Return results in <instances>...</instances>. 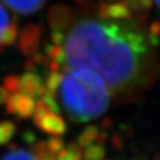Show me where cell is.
Here are the masks:
<instances>
[{
  "label": "cell",
  "instance_id": "8992f818",
  "mask_svg": "<svg viewBox=\"0 0 160 160\" xmlns=\"http://www.w3.org/2000/svg\"><path fill=\"white\" fill-rule=\"evenodd\" d=\"M71 19H72L71 8L63 4L53 5L48 12V23L52 31H62L63 32L71 24Z\"/></svg>",
  "mask_w": 160,
  "mask_h": 160
},
{
  "label": "cell",
  "instance_id": "d4e9b609",
  "mask_svg": "<svg viewBox=\"0 0 160 160\" xmlns=\"http://www.w3.org/2000/svg\"><path fill=\"white\" fill-rule=\"evenodd\" d=\"M51 40L53 44H62L64 40V34L62 31H52L51 33Z\"/></svg>",
  "mask_w": 160,
  "mask_h": 160
},
{
  "label": "cell",
  "instance_id": "3957f363",
  "mask_svg": "<svg viewBox=\"0 0 160 160\" xmlns=\"http://www.w3.org/2000/svg\"><path fill=\"white\" fill-rule=\"evenodd\" d=\"M5 104L7 113L16 115L20 119L31 118L34 112V107H36L33 97L25 95L23 92L10 94Z\"/></svg>",
  "mask_w": 160,
  "mask_h": 160
},
{
  "label": "cell",
  "instance_id": "277c9868",
  "mask_svg": "<svg viewBox=\"0 0 160 160\" xmlns=\"http://www.w3.org/2000/svg\"><path fill=\"white\" fill-rule=\"evenodd\" d=\"M42 30L36 24H28L18 37V50L25 56H32L38 52Z\"/></svg>",
  "mask_w": 160,
  "mask_h": 160
},
{
  "label": "cell",
  "instance_id": "484cf974",
  "mask_svg": "<svg viewBox=\"0 0 160 160\" xmlns=\"http://www.w3.org/2000/svg\"><path fill=\"white\" fill-rule=\"evenodd\" d=\"M8 96H10V92L6 90L5 87L0 86V106L1 104H5Z\"/></svg>",
  "mask_w": 160,
  "mask_h": 160
},
{
  "label": "cell",
  "instance_id": "44dd1931",
  "mask_svg": "<svg viewBox=\"0 0 160 160\" xmlns=\"http://www.w3.org/2000/svg\"><path fill=\"white\" fill-rule=\"evenodd\" d=\"M46 145H48V148L56 155L65 147V143H64L63 139L59 137H51L49 140H46Z\"/></svg>",
  "mask_w": 160,
  "mask_h": 160
},
{
  "label": "cell",
  "instance_id": "7c38bea8",
  "mask_svg": "<svg viewBox=\"0 0 160 160\" xmlns=\"http://www.w3.org/2000/svg\"><path fill=\"white\" fill-rule=\"evenodd\" d=\"M82 154L83 160H102L106 155V148L103 142H92L84 147Z\"/></svg>",
  "mask_w": 160,
  "mask_h": 160
},
{
  "label": "cell",
  "instance_id": "7a4b0ae2",
  "mask_svg": "<svg viewBox=\"0 0 160 160\" xmlns=\"http://www.w3.org/2000/svg\"><path fill=\"white\" fill-rule=\"evenodd\" d=\"M58 90L68 115L81 123L104 114L110 101L104 81L89 69L68 70Z\"/></svg>",
  "mask_w": 160,
  "mask_h": 160
},
{
  "label": "cell",
  "instance_id": "ffe728a7",
  "mask_svg": "<svg viewBox=\"0 0 160 160\" xmlns=\"http://www.w3.org/2000/svg\"><path fill=\"white\" fill-rule=\"evenodd\" d=\"M153 45H158L160 43V22H153L149 25V34L147 39Z\"/></svg>",
  "mask_w": 160,
  "mask_h": 160
},
{
  "label": "cell",
  "instance_id": "d6986e66",
  "mask_svg": "<svg viewBox=\"0 0 160 160\" xmlns=\"http://www.w3.org/2000/svg\"><path fill=\"white\" fill-rule=\"evenodd\" d=\"M39 100L43 102V104L45 106L49 112H52V113H57L59 114L61 113V107L57 103L56 98H55V95L53 94H50V92H45L42 96L39 97Z\"/></svg>",
  "mask_w": 160,
  "mask_h": 160
},
{
  "label": "cell",
  "instance_id": "2e32d148",
  "mask_svg": "<svg viewBox=\"0 0 160 160\" xmlns=\"http://www.w3.org/2000/svg\"><path fill=\"white\" fill-rule=\"evenodd\" d=\"M17 131V127L12 121H1L0 122V146H5L11 141Z\"/></svg>",
  "mask_w": 160,
  "mask_h": 160
},
{
  "label": "cell",
  "instance_id": "603a6c76",
  "mask_svg": "<svg viewBox=\"0 0 160 160\" xmlns=\"http://www.w3.org/2000/svg\"><path fill=\"white\" fill-rule=\"evenodd\" d=\"M4 87L10 94L19 92V77L18 76H7L4 80Z\"/></svg>",
  "mask_w": 160,
  "mask_h": 160
},
{
  "label": "cell",
  "instance_id": "cb8c5ba5",
  "mask_svg": "<svg viewBox=\"0 0 160 160\" xmlns=\"http://www.w3.org/2000/svg\"><path fill=\"white\" fill-rule=\"evenodd\" d=\"M8 23H10L8 14H7V12L5 11V8L0 4V33H1V31L4 30V28H5Z\"/></svg>",
  "mask_w": 160,
  "mask_h": 160
},
{
  "label": "cell",
  "instance_id": "ba28073f",
  "mask_svg": "<svg viewBox=\"0 0 160 160\" xmlns=\"http://www.w3.org/2000/svg\"><path fill=\"white\" fill-rule=\"evenodd\" d=\"M98 16L102 19L110 20H128L132 17V8L126 1L121 2H103L98 7Z\"/></svg>",
  "mask_w": 160,
  "mask_h": 160
},
{
  "label": "cell",
  "instance_id": "e0dca14e",
  "mask_svg": "<svg viewBox=\"0 0 160 160\" xmlns=\"http://www.w3.org/2000/svg\"><path fill=\"white\" fill-rule=\"evenodd\" d=\"M32 154L34 157V160H56V157H57L48 148L46 140L45 141H39L34 146Z\"/></svg>",
  "mask_w": 160,
  "mask_h": 160
},
{
  "label": "cell",
  "instance_id": "30bf717a",
  "mask_svg": "<svg viewBox=\"0 0 160 160\" xmlns=\"http://www.w3.org/2000/svg\"><path fill=\"white\" fill-rule=\"evenodd\" d=\"M18 23L16 20H12L11 23L6 25L4 30L0 33V46H11L16 43L18 38Z\"/></svg>",
  "mask_w": 160,
  "mask_h": 160
},
{
  "label": "cell",
  "instance_id": "83f0119b",
  "mask_svg": "<svg viewBox=\"0 0 160 160\" xmlns=\"http://www.w3.org/2000/svg\"><path fill=\"white\" fill-rule=\"evenodd\" d=\"M76 1H86V0H76Z\"/></svg>",
  "mask_w": 160,
  "mask_h": 160
},
{
  "label": "cell",
  "instance_id": "5b68a950",
  "mask_svg": "<svg viewBox=\"0 0 160 160\" xmlns=\"http://www.w3.org/2000/svg\"><path fill=\"white\" fill-rule=\"evenodd\" d=\"M33 123L37 128H39L40 131H43L51 137H61L67 132V125L62 119V116L52 112L45 113L40 119L34 121Z\"/></svg>",
  "mask_w": 160,
  "mask_h": 160
},
{
  "label": "cell",
  "instance_id": "5bb4252c",
  "mask_svg": "<svg viewBox=\"0 0 160 160\" xmlns=\"http://www.w3.org/2000/svg\"><path fill=\"white\" fill-rule=\"evenodd\" d=\"M83 151L77 142L70 143L64 147L56 157V160H82Z\"/></svg>",
  "mask_w": 160,
  "mask_h": 160
},
{
  "label": "cell",
  "instance_id": "7402d4cb",
  "mask_svg": "<svg viewBox=\"0 0 160 160\" xmlns=\"http://www.w3.org/2000/svg\"><path fill=\"white\" fill-rule=\"evenodd\" d=\"M134 11H147L152 7V0H125Z\"/></svg>",
  "mask_w": 160,
  "mask_h": 160
},
{
  "label": "cell",
  "instance_id": "52a82bcc",
  "mask_svg": "<svg viewBox=\"0 0 160 160\" xmlns=\"http://www.w3.org/2000/svg\"><path fill=\"white\" fill-rule=\"evenodd\" d=\"M19 92L33 98L34 97L39 98L46 92L44 81L36 72H32V71L24 72L19 77Z\"/></svg>",
  "mask_w": 160,
  "mask_h": 160
},
{
  "label": "cell",
  "instance_id": "ac0fdd59",
  "mask_svg": "<svg viewBox=\"0 0 160 160\" xmlns=\"http://www.w3.org/2000/svg\"><path fill=\"white\" fill-rule=\"evenodd\" d=\"M1 160H34L33 154L23 148H14L11 149L6 153Z\"/></svg>",
  "mask_w": 160,
  "mask_h": 160
},
{
  "label": "cell",
  "instance_id": "8fae6325",
  "mask_svg": "<svg viewBox=\"0 0 160 160\" xmlns=\"http://www.w3.org/2000/svg\"><path fill=\"white\" fill-rule=\"evenodd\" d=\"M45 53L48 61L56 63L61 68L63 67L65 63V52H64V48L59 44H50V45L46 46Z\"/></svg>",
  "mask_w": 160,
  "mask_h": 160
},
{
  "label": "cell",
  "instance_id": "6da1fadb",
  "mask_svg": "<svg viewBox=\"0 0 160 160\" xmlns=\"http://www.w3.org/2000/svg\"><path fill=\"white\" fill-rule=\"evenodd\" d=\"M147 49L146 38L134 28L92 19L77 23L64 39L65 63L95 71L113 89L135 80Z\"/></svg>",
  "mask_w": 160,
  "mask_h": 160
},
{
  "label": "cell",
  "instance_id": "4fadbf2b",
  "mask_svg": "<svg viewBox=\"0 0 160 160\" xmlns=\"http://www.w3.org/2000/svg\"><path fill=\"white\" fill-rule=\"evenodd\" d=\"M101 131L98 129L97 126H88L87 128H84L82 133L78 135V139H77V143L80 145L82 148H84L86 146L90 145V143L97 141V138L100 135Z\"/></svg>",
  "mask_w": 160,
  "mask_h": 160
},
{
  "label": "cell",
  "instance_id": "4316f807",
  "mask_svg": "<svg viewBox=\"0 0 160 160\" xmlns=\"http://www.w3.org/2000/svg\"><path fill=\"white\" fill-rule=\"evenodd\" d=\"M154 1L157 2V5H158V6L160 7V0H154Z\"/></svg>",
  "mask_w": 160,
  "mask_h": 160
},
{
  "label": "cell",
  "instance_id": "9c48e42d",
  "mask_svg": "<svg viewBox=\"0 0 160 160\" xmlns=\"http://www.w3.org/2000/svg\"><path fill=\"white\" fill-rule=\"evenodd\" d=\"M11 10L20 14H31L42 8L46 0H2Z\"/></svg>",
  "mask_w": 160,
  "mask_h": 160
},
{
  "label": "cell",
  "instance_id": "9a60e30c",
  "mask_svg": "<svg viewBox=\"0 0 160 160\" xmlns=\"http://www.w3.org/2000/svg\"><path fill=\"white\" fill-rule=\"evenodd\" d=\"M62 78H63V75L59 70H50V72L48 74L45 81H44L46 92L55 95L59 89Z\"/></svg>",
  "mask_w": 160,
  "mask_h": 160
}]
</instances>
